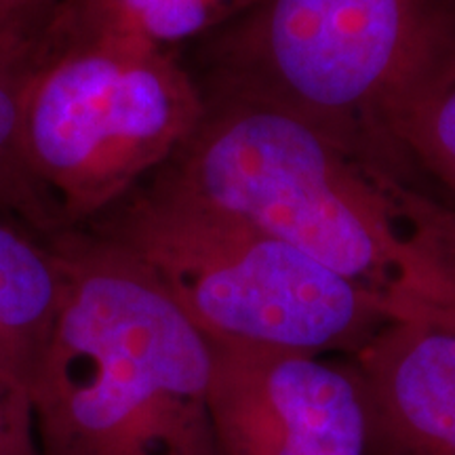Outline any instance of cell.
I'll return each instance as SVG.
<instances>
[{"label": "cell", "mask_w": 455, "mask_h": 455, "mask_svg": "<svg viewBox=\"0 0 455 455\" xmlns=\"http://www.w3.org/2000/svg\"><path fill=\"white\" fill-rule=\"evenodd\" d=\"M209 413L220 455H371L361 375L308 352L213 341Z\"/></svg>", "instance_id": "8992f818"}, {"label": "cell", "mask_w": 455, "mask_h": 455, "mask_svg": "<svg viewBox=\"0 0 455 455\" xmlns=\"http://www.w3.org/2000/svg\"><path fill=\"white\" fill-rule=\"evenodd\" d=\"M60 308L30 382L38 455H220L213 341L106 238L55 249Z\"/></svg>", "instance_id": "6da1fadb"}, {"label": "cell", "mask_w": 455, "mask_h": 455, "mask_svg": "<svg viewBox=\"0 0 455 455\" xmlns=\"http://www.w3.org/2000/svg\"><path fill=\"white\" fill-rule=\"evenodd\" d=\"M395 131L455 190V53L419 84Z\"/></svg>", "instance_id": "30bf717a"}, {"label": "cell", "mask_w": 455, "mask_h": 455, "mask_svg": "<svg viewBox=\"0 0 455 455\" xmlns=\"http://www.w3.org/2000/svg\"><path fill=\"white\" fill-rule=\"evenodd\" d=\"M213 341L358 355L403 312L281 238L156 184L104 235Z\"/></svg>", "instance_id": "3957f363"}, {"label": "cell", "mask_w": 455, "mask_h": 455, "mask_svg": "<svg viewBox=\"0 0 455 455\" xmlns=\"http://www.w3.org/2000/svg\"><path fill=\"white\" fill-rule=\"evenodd\" d=\"M60 295L55 251L36 247L0 221V384L28 398L53 331Z\"/></svg>", "instance_id": "ba28073f"}, {"label": "cell", "mask_w": 455, "mask_h": 455, "mask_svg": "<svg viewBox=\"0 0 455 455\" xmlns=\"http://www.w3.org/2000/svg\"><path fill=\"white\" fill-rule=\"evenodd\" d=\"M355 361L371 455H455V306L395 318Z\"/></svg>", "instance_id": "52a82bcc"}, {"label": "cell", "mask_w": 455, "mask_h": 455, "mask_svg": "<svg viewBox=\"0 0 455 455\" xmlns=\"http://www.w3.org/2000/svg\"><path fill=\"white\" fill-rule=\"evenodd\" d=\"M228 38L232 100L299 114L339 138L341 123L398 118L455 53V0H249Z\"/></svg>", "instance_id": "5b68a950"}, {"label": "cell", "mask_w": 455, "mask_h": 455, "mask_svg": "<svg viewBox=\"0 0 455 455\" xmlns=\"http://www.w3.org/2000/svg\"><path fill=\"white\" fill-rule=\"evenodd\" d=\"M26 74L0 57V203L17 201L28 188L20 156V91Z\"/></svg>", "instance_id": "7c38bea8"}, {"label": "cell", "mask_w": 455, "mask_h": 455, "mask_svg": "<svg viewBox=\"0 0 455 455\" xmlns=\"http://www.w3.org/2000/svg\"><path fill=\"white\" fill-rule=\"evenodd\" d=\"M0 455H38L30 398L0 384Z\"/></svg>", "instance_id": "4fadbf2b"}, {"label": "cell", "mask_w": 455, "mask_h": 455, "mask_svg": "<svg viewBox=\"0 0 455 455\" xmlns=\"http://www.w3.org/2000/svg\"><path fill=\"white\" fill-rule=\"evenodd\" d=\"M204 112L167 51L123 38H60L21 83V167L66 215L89 218L178 155Z\"/></svg>", "instance_id": "277c9868"}, {"label": "cell", "mask_w": 455, "mask_h": 455, "mask_svg": "<svg viewBox=\"0 0 455 455\" xmlns=\"http://www.w3.org/2000/svg\"><path fill=\"white\" fill-rule=\"evenodd\" d=\"M158 184L236 215L395 304L455 306L445 258L405 241L344 144L299 114L228 98Z\"/></svg>", "instance_id": "7a4b0ae2"}, {"label": "cell", "mask_w": 455, "mask_h": 455, "mask_svg": "<svg viewBox=\"0 0 455 455\" xmlns=\"http://www.w3.org/2000/svg\"><path fill=\"white\" fill-rule=\"evenodd\" d=\"M64 0H0V57L28 74L49 49Z\"/></svg>", "instance_id": "8fae6325"}, {"label": "cell", "mask_w": 455, "mask_h": 455, "mask_svg": "<svg viewBox=\"0 0 455 455\" xmlns=\"http://www.w3.org/2000/svg\"><path fill=\"white\" fill-rule=\"evenodd\" d=\"M221 9L228 0H64L51 43L106 36L171 53L215 24Z\"/></svg>", "instance_id": "9c48e42d"}]
</instances>
